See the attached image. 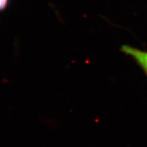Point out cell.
I'll list each match as a JSON object with an SVG mask.
<instances>
[{"instance_id":"obj_1","label":"cell","mask_w":147,"mask_h":147,"mask_svg":"<svg viewBox=\"0 0 147 147\" xmlns=\"http://www.w3.org/2000/svg\"><path fill=\"white\" fill-rule=\"evenodd\" d=\"M121 51L125 54L131 57L147 76V51L140 50L129 45L122 46Z\"/></svg>"},{"instance_id":"obj_2","label":"cell","mask_w":147,"mask_h":147,"mask_svg":"<svg viewBox=\"0 0 147 147\" xmlns=\"http://www.w3.org/2000/svg\"><path fill=\"white\" fill-rule=\"evenodd\" d=\"M9 0H0V7H1V10L6 8L7 5H8Z\"/></svg>"}]
</instances>
